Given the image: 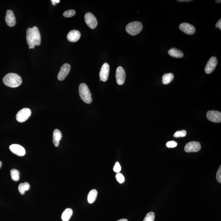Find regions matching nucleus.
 Listing matches in <instances>:
<instances>
[{
    "mask_svg": "<svg viewBox=\"0 0 221 221\" xmlns=\"http://www.w3.org/2000/svg\"><path fill=\"white\" fill-rule=\"evenodd\" d=\"M80 37V33L79 31L72 30L68 33L67 36V38L69 42H76L79 40Z\"/></svg>",
    "mask_w": 221,
    "mask_h": 221,
    "instance_id": "obj_15",
    "label": "nucleus"
},
{
    "mask_svg": "<svg viewBox=\"0 0 221 221\" xmlns=\"http://www.w3.org/2000/svg\"><path fill=\"white\" fill-rule=\"evenodd\" d=\"M143 26L142 23L139 22H134L129 23L126 27V31L132 36L137 35L141 33Z\"/></svg>",
    "mask_w": 221,
    "mask_h": 221,
    "instance_id": "obj_3",
    "label": "nucleus"
},
{
    "mask_svg": "<svg viewBox=\"0 0 221 221\" xmlns=\"http://www.w3.org/2000/svg\"><path fill=\"white\" fill-rule=\"evenodd\" d=\"M84 19L87 25L91 29H95L98 25V21L94 15L88 12L84 16Z\"/></svg>",
    "mask_w": 221,
    "mask_h": 221,
    "instance_id": "obj_5",
    "label": "nucleus"
},
{
    "mask_svg": "<svg viewBox=\"0 0 221 221\" xmlns=\"http://www.w3.org/2000/svg\"><path fill=\"white\" fill-rule=\"evenodd\" d=\"M117 181L120 183H122L125 182V179L124 176L121 173H118L115 175Z\"/></svg>",
    "mask_w": 221,
    "mask_h": 221,
    "instance_id": "obj_28",
    "label": "nucleus"
},
{
    "mask_svg": "<svg viewBox=\"0 0 221 221\" xmlns=\"http://www.w3.org/2000/svg\"><path fill=\"white\" fill-rule=\"evenodd\" d=\"M62 138V134L58 129H55L53 134V142L55 147L59 146V142Z\"/></svg>",
    "mask_w": 221,
    "mask_h": 221,
    "instance_id": "obj_18",
    "label": "nucleus"
},
{
    "mask_svg": "<svg viewBox=\"0 0 221 221\" xmlns=\"http://www.w3.org/2000/svg\"><path fill=\"white\" fill-rule=\"evenodd\" d=\"M168 53L170 56L174 58H181L183 56V53L182 51L175 48L170 49Z\"/></svg>",
    "mask_w": 221,
    "mask_h": 221,
    "instance_id": "obj_19",
    "label": "nucleus"
},
{
    "mask_svg": "<svg viewBox=\"0 0 221 221\" xmlns=\"http://www.w3.org/2000/svg\"><path fill=\"white\" fill-rule=\"evenodd\" d=\"M33 38L35 45L39 46L41 43V38L39 30L36 26L33 27L32 28Z\"/></svg>",
    "mask_w": 221,
    "mask_h": 221,
    "instance_id": "obj_17",
    "label": "nucleus"
},
{
    "mask_svg": "<svg viewBox=\"0 0 221 221\" xmlns=\"http://www.w3.org/2000/svg\"><path fill=\"white\" fill-rule=\"evenodd\" d=\"M166 146L168 148H174L177 147V143L175 141H170L166 143Z\"/></svg>",
    "mask_w": 221,
    "mask_h": 221,
    "instance_id": "obj_30",
    "label": "nucleus"
},
{
    "mask_svg": "<svg viewBox=\"0 0 221 221\" xmlns=\"http://www.w3.org/2000/svg\"><path fill=\"white\" fill-rule=\"evenodd\" d=\"M174 78V74L171 73L164 74L162 77V82L163 84H168L172 82Z\"/></svg>",
    "mask_w": 221,
    "mask_h": 221,
    "instance_id": "obj_22",
    "label": "nucleus"
},
{
    "mask_svg": "<svg viewBox=\"0 0 221 221\" xmlns=\"http://www.w3.org/2000/svg\"><path fill=\"white\" fill-rule=\"evenodd\" d=\"M207 119L210 121L215 123H219L221 122V113L217 110H210L207 113Z\"/></svg>",
    "mask_w": 221,
    "mask_h": 221,
    "instance_id": "obj_8",
    "label": "nucleus"
},
{
    "mask_svg": "<svg viewBox=\"0 0 221 221\" xmlns=\"http://www.w3.org/2000/svg\"><path fill=\"white\" fill-rule=\"evenodd\" d=\"M79 96L81 99L84 102L90 104L92 101L91 95L87 86L84 83H82L79 85Z\"/></svg>",
    "mask_w": 221,
    "mask_h": 221,
    "instance_id": "obj_2",
    "label": "nucleus"
},
{
    "mask_svg": "<svg viewBox=\"0 0 221 221\" xmlns=\"http://www.w3.org/2000/svg\"><path fill=\"white\" fill-rule=\"evenodd\" d=\"M216 179L218 182L219 183H221V166H220L217 172Z\"/></svg>",
    "mask_w": 221,
    "mask_h": 221,
    "instance_id": "obj_31",
    "label": "nucleus"
},
{
    "mask_svg": "<svg viewBox=\"0 0 221 221\" xmlns=\"http://www.w3.org/2000/svg\"><path fill=\"white\" fill-rule=\"evenodd\" d=\"M30 188V185L27 182L21 183L18 187V191L22 195L24 194L26 191H28Z\"/></svg>",
    "mask_w": 221,
    "mask_h": 221,
    "instance_id": "obj_23",
    "label": "nucleus"
},
{
    "mask_svg": "<svg viewBox=\"0 0 221 221\" xmlns=\"http://www.w3.org/2000/svg\"><path fill=\"white\" fill-rule=\"evenodd\" d=\"M51 2L52 4L55 6L56 4L59 3L60 1L59 0H51Z\"/></svg>",
    "mask_w": 221,
    "mask_h": 221,
    "instance_id": "obj_33",
    "label": "nucleus"
},
{
    "mask_svg": "<svg viewBox=\"0 0 221 221\" xmlns=\"http://www.w3.org/2000/svg\"><path fill=\"white\" fill-rule=\"evenodd\" d=\"M117 221H128V220L127 219H120V220H118Z\"/></svg>",
    "mask_w": 221,
    "mask_h": 221,
    "instance_id": "obj_35",
    "label": "nucleus"
},
{
    "mask_svg": "<svg viewBox=\"0 0 221 221\" xmlns=\"http://www.w3.org/2000/svg\"><path fill=\"white\" fill-rule=\"evenodd\" d=\"M200 143L197 141H192L187 143L184 147L186 152H197L201 150Z\"/></svg>",
    "mask_w": 221,
    "mask_h": 221,
    "instance_id": "obj_7",
    "label": "nucleus"
},
{
    "mask_svg": "<svg viewBox=\"0 0 221 221\" xmlns=\"http://www.w3.org/2000/svg\"><path fill=\"white\" fill-rule=\"evenodd\" d=\"M98 191L96 190L93 189L89 192L88 195L87 199L89 203H94L97 197Z\"/></svg>",
    "mask_w": 221,
    "mask_h": 221,
    "instance_id": "obj_21",
    "label": "nucleus"
},
{
    "mask_svg": "<svg viewBox=\"0 0 221 221\" xmlns=\"http://www.w3.org/2000/svg\"><path fill=\"white\" fill-rule=\"evenodd\" d=\"M73 211L71 208H66L63 212L62 215V219L63 221H68L72 215Z\"/></svg>",
    "mask_w": 221,
    "mask_h": 221,
    "instance_id": "obj_20",
    "label": "nucleus"
},
{
    "mask_svg": "<svg viewBox=\"0 0 221 221\" xmlns=\"http://www.w3.org/2000/svg\"><path fill=\"white\" fill-rule=\"evenodd\" d=\"M70 66L68 64H63L61 68L60 71L58 75V78L59 80L62 81L66 77L70 72Z\"/></svg>",
    "mask_w": 221,
    "mask_h": 221,
    "instance_id": "obj_11",
    "label": "nucleus"
},
{
    "mask_svg": "<svg viewBox=\"0 0 221 221\" xmlns=\"http://www.w3.org/2000/svg\"><path fill=\"white\" fill-rule=\"evenodd\" d=\"M75 14V11L74 10H69L65 11L63 14V16L65 17H71Z\"/></svg>",
    "mask_w": 221,
    "mask_h": 221,
    "instance_id": "obj_27",
    "label": "nucleus"
},
{
    "mask_svg": "<svg viewBox=\"0 0 221 221\" xmlns=\"http://www.w3.org/2000/svg\"><path fill=\"white\" fill-rule=\"evenodd\" d=\"M215 27L217 28H219L220 30H221V19L219 20L216 24Z\"/></svg>",
    "mask_w": 221,
    "mask_h": 221,
    "instance_id": "obj_32",
    "label": "nucleus"
},
{
    "mask_svg": "<svg viewBox=\"0 0 221 221\" xmlns=\"http://www.w3.org/2000/svg\"><path fill=\"white\" fill-rule=\"evenodd\" d=\"M216 2H218V3H220V2H221V1H220H220H218V0H217V1H216Z\"/></svg>",
    "mask_w": 221,
    "mask_h": 221,
    "instance_id": "obj_36",
    "label": "nucleus"
},
{
    "mask_svg": "<svg viewBox=\"0 0 221 221\" xmlns=\"http://www.w3.org/2000/svg\"><path fill=\"white\" fill-rule=\"evenodd\" d=\"M180 30L186 34L189 35H192L195 32V27L189 23H183L179 25Z\"/></svg>",
    "mask_w": 221,
    "mask_h": 221,
    "instance_id": "obj_10",
    "label": "nucleus"
},
{
    "mask_svg": "<svg viewBox=\"0 0 221 221\" xmlns=\"http://www.w3.org/2000/svg\"><path fill=\"white\" fill-rule=\"evenodd\" d=\"M155 218V213L153 212H150L146 215L143 221H154Z\"/></svg>",
    "mask_w": 221,
    "mask_h": 221,
    "instance_id": "obj_25",
    "label": "nucleus"
},
{
    "mask_svg": "<svg viewBox=\"0 0 221 221\" xmlns=\"http://www.w3.org/2000/svg\"><path fill=\"white\" fill-rule=\"evenodd\" d=\"M26 40L27 43L29 46V49H33L35 47L34 38H33L32 28H28L26 32Z\"/></svg>",
    "mask_w": 221,
    "mask_h": 221,
    "instance_id": "obj_16",
    "label": "nucleus"
},
{
    "mask_svg": "<svg viewBox=\"0 0 221 221\" xmlns=\"http://www.w3.org/2000/svg\"><path fill=\"white\" fill-rule=\"evenodd\" d=\"M217 64L218 60L215 57H212L209 59L205 68V71L207 74H210L213 72L215 69Z\"/></svg>",
    "mask_w": 221,
    "mask_h": 221,
    "instance_id": "obj_6",
    "label": "nucleus"
},
{
    "mask_svg": "<svg viewBox=\"0 0 221 221\" xmlns=\"http://www.w3.org/2000/svg\"><path fill=\"white\" fill-rule=\"evenodd\" d=\"M110 72V66L107 63H105L102 66L100 73V80L106 82L108 78Z\"/></svg>",
    "mask_w": 221,
    "mask_h": 221,
    "instance_id": "obj_12",
    "label": "nucleus"
},
{
    "mask_svg": "<svg viewBox=\"0 0 221 221\" xmlns=\"http://www.w3.org/2000/svg\"><path fill=\"white\" fill-rule=\"evenodd\" d=\"M186 135V131L184 130L177 131L174 135V136L176 138L183 137Z\"/></svg>",
    "mask_w": 221,
    "mask_h": 221,
    "instance_id": "obj_26",
    "label": "nucleus"
},
{
    "mask_svg": "<svg viewBox=\"0 0 221 221\" xmlns=\"http://www.w3.org/2000/svg\"><path fill=\"white\" fill-rule=\"evenodd\" d=\"M115 77H116L117 83L119 85H123L125 82L126 74L125 70L122 67L119 66L117 69Z\"/></svg>",
    "mask_w": 221,
    "mask_h": 221,
    "instance_id": "obj_9",
    "label": "nucleus"
},
{
    "mask_svg": "<svg viewBox=\"0 0 221 221\" xmlns=\"http://www.w3.org/2000/svg\"><path fill=\"white\" fill-rule=\"evenodd\" d=\"M31 114L30 109L25 108L20 110L16 115V119L17 121L20 123L24 122L26 121Z\"/></svg>",
    "mask_w": 221,
    "mask_h": 221,
    "instance_id": "obj_4",
    "label": "nucleus"
},
{
    "mask_svg": "<svg viewBox=\"0 0 221 221\" xmlns=\"http://www.w3.org/2000/svg\"><path fill=\"white\" fill-rule=\"evenodd\" d=\"M2 162H1V161H0V168H1V166H2Z\"/></svg>",
    "mask_w": 221,
    "mask_h": 221,
    "instance_id": "obj_37",
    "label": "nucleus"
},
{
    "mask_svg": "<svg viewBox=\"0 0 221 221\" xmlns=\"http://www.w3.org/2000/svg\"><path fill=\"white\" fill-rule=\"evenodd\" d=\"M11 178L13 181L17 182L19 180V172L18 170L13 169L10 171Z\"/></svg>",
    "mask_w": 221,
    "mask_h": 221,
    "instance_id": "obj_24",
    "label": "nucleus"
},
{
    "mask_svg": "<svg viewBox=\"0 0 221 221\" xmlns=\"http://www.w3.org/2000/svg\"><path fill=\"white\" fill-rule=\"evenodd\" d=\"M121 166L119 163V162H116L115 163V166H114V169L113 170L114 172H116V173H120V171H121Z\"/></svg>",
    "mask_w": 221,
    "mask_h": 221,
    "instance_id": "obj_29",
    "label": "nucleus"
},
{
    "mask_svg": "<svg viewBox=\"0 0 221 221\" xmlns=\"http://www.w3.org/2000/svg\"><path fill=\"white\" fill-rule=\"evenodd\" d=\"M192 0H180V1H178V2H191V1H192Z\"/></svg>",
    "mask_w": 221,
    "mask_h": 221,
    "instance_id": "obj_34",
    "label": "nucleus"
},
{
    "mask_svg": "<svg viewBox=\"0 0 221 221\" xmlns=\"http://www.w3.org/2000/svg\"><path fill=\"white\" fill-rule=\"evenodd\" d=\"M2 80L5 85L12 88L17 87L20 86L22 82V78L18 74L14 73L7 74L4 77Z\"/></svg>",
    "mask_w": 221,
    "mask_h": 221,
    "instance_id": "obj_1",
    "label": "nucleus"
},
{
    "mask_svg": "<svg viewBox=\"0 0 221 221\" xmlns=\"http://www.w3.org/2000/svg\"><path fill=\"white\" fill-rule=\"evenodd\" d=\"M10 151L17 156H22L26 154V150L24 147L18 144H12L10 146Z\"/></svg>",
    "mask_w": 221,
    "mask_h": 221,
    "instance_id": "obj_13",
    "label": "nucleus"
},
{
    "mask_svg": "<svg viewBox=\"0 0 221 221\" xmlns=\"http://www.w3.org/2000/svg\"><path fill=\"white\" fill-rule=\"evenodd\" d=\"M6 23L10 27L14 26L16 24V18L13 11L11 10H8L6 12Z\"/></svg>",
    "mask_w": 221,
    "mask_h": 221,
    "instance_id": "obj_14",
    "label": "nucleus"
}]
</instances>
